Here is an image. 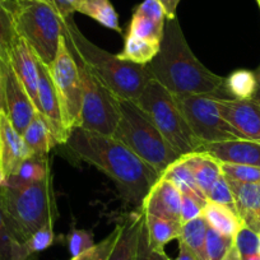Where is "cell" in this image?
Returning a JSON list of instances; mask_svg holds the SVG:
<instances>
[{
	"label": "cell",
	"mask_w": 260,
	"mask_h": 260,
	"mask_svg": "<svg viewBox=\"0 0 260 260\" xmlns=\"http://www.w3.org/2000/svg\"><path fill=\"white\" fill-rule=\"evenodd\" d=\"M65 146L82 161L92 165L116 184L126 203L141 208L159 175L116 138L76 127Z\"/></svg>",
	"instance_id": "cell-1"
},
{
	"label": "cell",
	"mask_w": 260,
	"mask_h": 260,
	"mask_svg": "<svg viewBox=\"0 0 260 260\" xmlns=\"http://www.w3.org/2000/svg\"><path fill=\"white\" fill-rule=\"evenodd\" d=\"M147 69L152 79L172 94L207 93L222 97L219 93L224 92L226 78L199 61L187 45L177 18L166 21L159 51L147 64Z\"/></svg>",
	"instance_id": "cell-2"
},
{
	"label": "cell",
	"mask_w": 260,
	"mask_h": 260,
	"mask_svg": "<svg viewBox=\"0 0 260 260\" xmlns=\"http://www.w3.org/2000/svg\"><path fill=\"white\" fill-rule=\"evenodd\" d=\"M64 21V34L69 50L86 68L117 99L138 101L143 89L152 79L147 65L134 64L89 41L74 23L73 18Z\"/></svg>",
	"instance_id": "cell-3"
},
{
	"label": "cell",
	"mask_w": 260,
	"mask_h": 260,
	"mask_svg": "<svg viewBox=\"0 0 260 260\" xmlns=\"http://www.w3.org/2000/svg\"><path fill=\"white\" fill-rule=\"evenodd\" d=\"M0 208L17 239L26 245L37 230L54 223L57 216L51 175L36 182L19 181L9 176L0 186Z\"/></svg>",
	"instance_id": "cell-4"
},
{
	"label": "cell",
	"mask_w": 260,
	"mask_h": 260,
	"mask_svg": "<svg viewBox=\"0 0 260 260\" xmlns=\"http://www.w3.org/2000/svg\"><path fill=\"white\" fill-rule=\"evenodd\" d=\"M119 122L114 138L121 142L161 176L180 154L164 138L151 117L132 100L117 99Z\"/></svg>",
	"instance_id": "cell-5"
},
{
	"label": "cell",
	"mask_w": 260,
	"mask_h": 260,
	"mask_svg": "<svg viewBox=\"0 0 260 260\" xmlns=\"http://www.w3.org/2000/svg\"><path fill=\"white\" fill-rule=\"evenodd\" d=\"M17 34L49 68L59 50L64 21L45 0H8Z\"/></svg>",
	"instance_id": "cell-6"
},
{
	"label": "cell",
	"mask_w": 260,
	"mask_h": 260,
	"mask_svg": "<svg viewBox=\"0 0 260 260\" xmlns=\"http://www.w3.org/2000/svg\"><path fill=\"white\" fill-rule=\"evenodd\" d=\"M137 104L151 117L159 133L180 156L202 151L203 143L190 129L174 94L165 87L151 79Z\"/></svg>",
	"instance_id": "cell-7"
},
{
	"label": "cell",
	"mask_w": 260,
	"mask_h": 260,
	"mask_svg": "<svg viewBox=\"0 0 260 260\" xmlns=\"http://www.w3.org/2000/svg\"><path fill=\"white\" fill-rule=\"evenodd\" d=\"M77 62L82 83V115L78 127L112 137L120 116L116 97L86 68L81 60L77 59Z\"/></svg>",
	"instance_id": "cell-8"
},
{
	"label": "cell",
	"mask_w": 260,
	"mask_h": 260,
	"mask_svg": "<svg viewBox=\"0 0 260 260\" xmlns=\"http://www.w3.org/2000/svg\"><path fill=\"white\" fill-rule=\"evenodd\" d=\"M190 129L203 144L244 139L219 115L217 94H174Z\"/></svg>",
	"instance_id": "cell-9"
},
{
	"label": "cell",
	"mask_w": 260,
	"mask_h": 260,
	"mask_svg": "<svg viewBox=\"0 0 260 260\" xmlns=\"http://www.w3.org/2000/svg\"><path fill=\"white\" fill-rule=\"evenodd\" d=\"M55 91L61 110L62 122L71 132L79 126L82 115V83L79 78L78 62L69 50L62 34L55 60L49 67Z\"/></svg>",
	"instance_id": "cell-10"
},
{
	"label": "cell",
	"mask_w": 260,
	"mask_h": 260,
	"mask_svg": "<svg viewBox=\"0 0 260 260\" xmlns=\"http://www.w3.org/2000/svg\"><path fill=\"white\" fill-rule=\"evenodd\" d=\"M4 101L9 121L18 133L23 134L37 114V110L24 87L17 78L8 57H4Z\"/></svg>",
	"instance_id": "cell-11"
},
{
	"label": "cell",
	"mask_w": 260,
	"mask_h": 260,
	"mask_svg": "<svg viewBox=\"0 0 260 260\" xmlns=\"http://www.w3.org/2000/svg\"><path fill=\"white\" fill-rule=\"evenodd\" d=\"M219 115L247 141L260 143V105L252 100L218 97Z\"/></svg>",
	"instance_id": "cell-12"
},
{
	"label": "cell",
	"mask_w": 260,
	"mask_h": 260,
	"mask_svg": "<svg viewBox=\"0 0 260 260\" xmlns=\"http://www.w3.org/2000/svg\"><path fill=\"white\" fill-rule=\"evenodd\" d=\"M37 112L45 119L57 144H65L69 132L62 122L61 110L55 91L51 74L46 65L39 61V109Z\"/></svg>",
	"instance_id": "cell-13"
},
{
	"label": "cell",
	"mask_w": 260,
	"mask_h": 260,
	"mask_svg": "<svg viewBox=\"0 0 260 260\" xmlns=\"http://www.w3.org/2000/svg\"><path fill=\"white\" fill-rule=\"evenodd\" d=\"M32 153L23 137L18 133L4 111H0V172L4 180L16 175L24 161Z\"/></svg>",
	"instance_id": "cell-14"
},
{
	"label": "cell",
	"mask_w": 260,
	"mask_h": 260,
	"mask_svg": "<svg viewBox=\"0 0 260 260\" xmlns=\"http://www.w3.org/2000/svg\"><path fill=\"white\" fill-rule=\"evenodd\" d=\"M167 14L158 0H144L133 12L125 36L162 42Z\"/></svg>",
	"instance_id": "cell-15"
},
{
	"label": "cell",
	"mask_w": 260,
	"mask_h": 260,
	"mask_svg": "<svg viewBox=\"0 0 260 260\" xmlns=\"http://www.w3.org/2000/svg\"><path fill=\"white\" fill-rule=\"evenodd\" d=\"M8 60L36 110L39 109V59L22 37H17L8 52Z\"/></svg>",
	"instance_id": "cell-16"
},
{
	"label": "cell",
	"mask_w": 260,
	"mask_h": 260,
	"mask_svg": "<svg viewBox=\"0 0 260 260\" xmlns=\"http://www.w3.org/2000/svg\"><path fill=\"white\" fill-rule=\"evenodd\" d=\"M181 192L161 176L144 198L141 209L146 214L181 223Z\"/></svg>",
	"instance_id": "cell-17"
},
{
	"label": "cell",
	"mask_w": 260,
	"mask_h": 260,
	"mask_svg": "<svg viewBox=\"0 0 260 260\" xmlns=\"http://www.w3.org/2000/svg\"><path fill=\"white\" fill-rule=\"evenodd\" d=\"M201 152H206L221 164L249 165L260 167V143L247 139L214 142L203 144Z\"/></svg>",
	"instance_id": "cell-18"
},
{
	"label": "cell",
	"mask_w": 260,
	"mask_h": 260,
	"mask_svg": "<svg viewBox=\"0 0 260 260\" xmlns=\"http://www.w3.org/2000/svg\"><path fill=\"white\" fill-rule=\"evenodd\" d=\"M143 226L144 213L141 208L121 217L117 222V240L107 260H137Z\"/></svg>",
	"instance_id": "cell-19"
},
{
	"label": "cell",
	"mask_w": 260,
	"mask_h": 260,
	"mask_svg": "<svg viewBox=\"0 0 260 260\" xmlns=\"http://www.w3.org/2000/svg\"><path fill=\"white\" fill-rule=\"evenodd\" d=\"M235 209L245 226L260 234V182H239L227 179Z\"/></svg>",
	"instance_id": "cell-20"
},
{
	"label": "cell",
	"mask_w": 260,
	"mask_h": 260,
	"mask_svg": "<svg viewBox=\"0 0 260 260\" xmlns=\"http://www.w3.org/2000/svg\"><path fill=\"white\" fill-rule=\"evenodd\" d=\"M182 158L191 171L199 189L207 197L214 182L222 176L221 162L207 154L206 152H195L182 156Z\"/></svg>",
	"instance_id": "cell-21"
},
{
	"label": "cell",
	"mask_w": 260,
	"mask_h": 260,
	"mask_svg": "<svg viewBox=\"0 0 260 260\" xmlns=\"http://www.w3.org/2000/svg\"><path fill=\"white\" fill-rule=\"evenodd\" d=\"M22 137L31 151L32 156L35 157H47L50 151L56 146L49 125L39 112L35 115Z\"/></svg>",
	"instance_id": "cell-22"
},
{
	"label": "cell",
	"mask_w": 260,
	"mask_h": 260,
	"mask_svg": "<svg viewBox=\"0 0 260 260\" xmlns=\"http://www.w3.org/2000/svg\"><path fill=\"white\" fill-rule=\"evenodd\" d=\"M144 227L148 235L149 244L156 250H165V246L169 242L179 240L181 235V223L152 214L144 213Z\"/></svg>",
	"instance_id": "cell-23"
},
{
	"label": "cell",
	"mask_w": 260,
	"mask_h": 260,
	"mask_svg": "<svg viewBox=\"0 0 260 260\" xmlns=\"http://www.w3.org/2000/svg\"><path fill=\"white\" fill-rule=\"evenodd\" d=\"M202 216L206 218L209 227L224 236L232 237V239L237 234L240 227L242 226L241 219L239 218L236 212L221 206V204L213 203V202H208L206 204L203 212H202Z\"/></svg>",
	"instance_id": "cell-24"
},
{
	"label": "cell",
	"mask_w": 260,
	"mask_h": 260,
	"mask_svg": "<svg viewBox=\"0 0 260 260\" xmlns=\"http://www.w3.org/2000/svg\"><path fill=\"white\" fill-rule=\"evenodd\" d=\"M161 176L169 180L181 194L190 195V197H194V198L199 199L204 203H208V199L204 195V192L199 189L198 184L195 181L187 165L185 164L182 156L177 161H175L171 166L167 167V170Z\"/></svg>",
	"instance_id": "cell-25"
},
{
	"label": "cell",
	"mask_w": 260,
	"mask_h": 260,
	"mask_svg": "<svg viewBox=\"0 0 260 260\" xmlns=\"http://www.w3.org/2000/svg\"><path fill=\"white\" fill-rule=\"evenodd\" d=\"M159 47H161L159 42L148 41V40L133 36H125L124 49L120 54H117V56L134 64L147 65L158 54Z\"/></svg>",
	"instance_id": "cell-26"
},
{
	"label": "cell",
	"mask_w": 260,
	"mask_h": 260,
	"mask_svg": "<svg viewBox=\"0 0 260 260\" xmlns=\"http://www.w3.org/2000/svg\"><path fill=\"white\" fill-rule=\"evenodd\" d=\"M78 13L88 16L106 28L121 32L119 24V16L110 0H82Z\"/></svg>",
	"instance_id": "cell-27"
},
{
	"label": "cell",
	"mask_w": 260,
	"mask_h": 260,
	"mask_svg": "<svg viewBox=\"0 0 260 260\" xmlns=\"http://www.w3.org/2000/svg\"><path fill=\"white\" fill-rule=\"evenodd\" d=\"M208 227L203 216L181 224V235L179 240H181L199 260H206V237Z\"/></svg>",
	"instance_id": "cell-28"
},
{
	"label": "cell",
	"mask_w": 260,
	"mask_h": 260,
	"mask_svg": "<svg viewBox=\"0 0 260 260\" xmlns=\"http://www.w3.org/2000/svg\"><path fill=\"white\" fill-rule=\"evenodd\" d=\"M26 245L12 231L7 216L0 208V260H28Z\"/></svg>",
	"instance_id": "cell-29"
},
{
	"label": "cell",
	"mask_w": 260,
	"mask_h": 260,
	"mask_svg": "<svg viewBox=\"0 0 260 260\" xmlns=\"http://www.w3.org/2000/svg\"><path fill=\"white\" fill-rule=\"evenodd\" d=\"M255 74L250 71H236L224 79L223 89L227 94V99L236 100H250L255 91Z\"/></svg>",
	"instance_id": "cell-30"
},
{
	"label": "cell",
	"mask_w": 260,
	"mask_h": 260,
	"mask_svg": "<svg viewBox=\"0 0 260 260\" xmlns=\"http://www.w3.org/2000/svg\"><path fill=\"white\" fill-rule=\"evenodd\" d=\"M51 175L50 172V165L47 157H35L32 156L27 161L22 164L16 175H12L19 181L36 182L45 180Z\"/></svg>",
	"instance_id": "cell-31"
},
{
	"label": "cell",
	"mask_w": 260,
	"mask_h": 260,
	"mask_svg": "<svg viewBox=\"0 0 260 260\" xmlns=\"http://www.w3.org/2000/svg\"><path fill=\"white\" fill-rule=\"evenodd\" d=\"M18 37L13 14L7 3H0V55L2 57L8 56L12 45Z\"/></svg>",
	"instance_id": "cell-32"
},
{
	"label": "cell",
	"mask_w": 260,
	"mask_h": 260,
	"mask_svg": "<svg viewBox=\"0 0 260 260\" xmlns=\"http://www.w3.org/2000/svg\"><path fill=\"white\" fill-rule=\"evenodd\" d=\"M234 246V239L208 227L206 237V260H222Z\"/></svg>",
	"instance_id": "cell-33"
},
{
	"label": "cell",
	"mask_w": 260,
	"mask_h": 260,
	"mask_svg": "<svg viewBox=\"0 0 260 260\" xmlns=\"http://www.w3.org/2000/svg\"><path fill=\"white\" fill-rule=\"evenodd\" d=\"M234 246L236 247L241 257L260 252V234L255 232L250 227L242 226L234 237Z\"/></svg>",
	"instance_id": "cell-34"
},
{
	"label": "cell",
	"mask_w": 260,
	"mask_h": 260,
	"mask_svg": "<svg viewBox=\"0 0 260 260\" xmlns=\"http://www.w3.org/2000/svg\"><path fill=\"white\" fill-rule=\"evenodd\" d=\"M117 235H119V227L116 224V227L112 230V232H110L109 236L105 237L99 244H94V246H92L87 251L82 252L78 256L72 257L71 260H107L112 249H114Z\"/></svg>",
	"instance_id": "cell-35"
},
{
	"label": "cell",
	"mask_w": 260,
	"mask_h": 260,
	"mask_svg": "<svg viewBox=\"0 0 260 260\" xmlns=\"http://www.w3.org/2000/svg\"><path fill=\"white\" fill-rule=\"evenodd\" d=\"M222 174L227 179L239 182H260V167L249 165L221 164Z\"/></svg>",
	"instance_id": "cell-36"
},
{
	"label": "cell",
	"mask_w": 260,
	"mask_h": 260,
	"mask_svg": "<svg viewBox=\"0 0 260 260\" xmlns=\"http://www.w3.org/2000/svg\"><path fill=\"white\" fill-rule=\"evenodd\" d=\"M94 236L92 231L87 230H72L71 234L67 236V246L72 257L81 255L94 246Z\"/></svg>",
	"instance_id": "cell-37"
},
{
	"label": "cell",
	"mask_w": 260,
	"mask_h": 260,
	"mask_svg": "<svg viewBox=\"0 0 260 260\" xmlns=\"http://www.w3.org/2000/svg\"><path fill=\"white\" fill-rule=\"evenodd\" d=\"M54 223H49L46 226L41 227L26 241L27 252L31 256L32 254L49 249L54 244Z\"/></svg>",
	"instance_id": "cell-38"
},
{
	"label": "cell",
	"mask_w": 260,
	"mask_h": 260,
	"mask_svg": "<svg viewBox=\"0 0 260 260\" xmlns=\"http://www.w3.org/2000/svg\"><path fill=\"white\" fill-rule=\"evenodd\" d=\"M207 199H208V202H213V203L221 204V206L227 207V208L236 212V209H235L234 195H232V191L231 189H230L229 182H227L226 177L223 176V174H222V176L214 182L212 189L209 190L208 195H207Z\"/></svg>",
	"instance_id": "cell-39"
},
{
	"label": "cell",
	"mask_w": 260,
	"mask_h": 260,
	"mask_svg": "<svg viewBox=\"0 0 260 260\" xmlns=\"http://www.w3.org/2000/svg\"><path fill=\"white\" fill-rule=\"evenodd\" d=\"M137 260H171L166 255L165 250H156L149 244L148 235H147L146 227L143 226L141 234V240H139L138 254H137Z\"/></svg>",
	"instance_id": "cell-40"
},
{
	"label": "cell",
	"mask_w": 260,
	"mask_h": 260,
	"mask_svg": "<svg viewBox=\"0 0 260 260\" xmlns=\"http://www.w3.org/2000/svg\"><path fill=\"white\" fill-rule=\"evenodd\" d=\"M181 195V224H184L197 217H201L207 203L194 198V197H190V195Z\"/></svg>",
	"instance_id": "cell-41"
},
{
	"label": "cell",
	"mask_w": 260,
	"mask_h": 260,
	"mask_svg": "<svg viewBox=\"0 0 260 260\" xmlns=\"http://www.w3.org/2000/svg\"><path fill=\"white\" fill-rule=\"evenodd\" d=\"M62 19L73 18V14L78 12L79 4L82 0H45Z\"/></svg>",
	"instance_id": "cell-42"
},
{
	"label": "cell",
	"mask_w": 260,
	"mask_h": 260,
	"mask_svg": "<svg viewBox=\"0 0 260 260\" xmlns=\"http://www.w3.org/2000/svg\"><path fill=\"white\" fill-rule=\"evenodd\" d=\"M158 2L164 6L165 11H166L167 19L176 18L177 7H179V3L181 0H158Z\"/></svg>",
	"instance_id": "cell-43"
},
{
	"label": "cell",
	"mask_w": 260,
	"mask_h": 260,
	"mask_svg": "<svg viewBox=\"0 0 260 260\" xmlns=\"http://www.w3.org/2000/svg\"><path fill=\"white\" fill-rule=\"evenodd\" d=\"M175 260H199V259L197 257V255H195L194 252H192L191 250H190L189 247L181 241V240H179V255H177V257Z\"/></svg>",
	"instance_id": "cell-44"
},
{
	"label": "cell",
	"mask_w": 260,
	"mask_h": 260,
	"mask_svg": "<svg viewBox=\"0 0 260 260\" xmlns=\"http://www.w3.org/2000/svg\"><path fill=\"white\" fill-rule=\"evenodd\" d=\"M0 111L6 112V101H4V57L0 55Z\"/></svg>",
	"instance_id": "cell-45"
},
{
	"label": "cell",
	"mask_w": 260,
	"mask_h": 260,
	"mask_svg": "<svg viewBox=\"0 0 260 260\" xmlns=\"http://www.w3.org/2000/svg\"><path fill=\"white\" fill-rule=\"evenodd\" d=\"M254 74H255V81H256V84H255L254 94H252V97L250 100H252V101L260 105V65L257 67L256 71L254 72Z\"/></svg>",
	"instance_id": "cell-46"
},
{
	"label": "cell",
	"mask_w": 260,
	"mask_h": 260,
	"mask_svg": "<svg viewBox=\"0 0 260 260\" xmlns=\"http://www.w3.org/2000/svg\"><path fill=\"white\" fill-rule=\"evenodd\" d=\"M222 260H242V259H241V255L239 254L236 247L232 246L231 249L229 250V252L224 255V257Z\"/></svg>",
	"instance_id": "cell-47"
},
{
	"label": "cell",
	"mask_w": 260,
	"mask_h": 260,
	"mask_svg": "<svg viewBox=\"0 0 260 260\" xmlns=\"http://www.w3.org/2000/svg\"><path fill=\"white\" fill-rule=\"evenodd\" d=\"M242 260H260V252L259 254H254V255H249V256L241 257Z\"/></svg>",
	"instance_id": "cell-48"
},
{
	"label": "cell",
	"mask_w": 260,
	"mask_h": 260,
	"mask_svg": "<svg viewBox=\"0 0 260 260\" xmlns=\"http://www.w3.org/2000/svg\"><path fill=\"white\" fill-rule=\"evenodd\" d=\"M4 182H6V180H4V177H3V175H2V172H0V186H2V185H4Z\"/></svg>",
	"instance_id": "cell-49"
},
{
	"label": "cell",
	"mask_w": 260,
	"mask_h": 260,
	"mask_svg": "<svg viewBox=\"0 0 260 260\" xmlns=\"http://www.w3.org/2000/svg\"><path fill=\"white\" fill-rule=\"evenodd\" d=\"M8 0H0V3H7Z\"/></svg>",
	"instance_id": "cell-50"
},
{
	"label": "cell",
	"mask_w": 260,
	"mask_h": 260,
	"mask_svg": "<svg viewBox=\"0 0 260 260\" xmlns=\"http://www.w3.org/2000/svg\"><path fill=\"white\" fill-rule=\"evenodd\" d=\"M257 2V4H259V8H260V0H256Z\"/></svg>",
	"instance_id": "cell-51"
}]
</instances>
